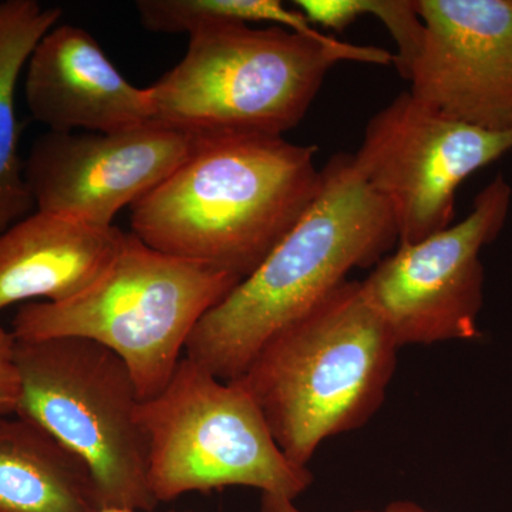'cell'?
Segmentation results:
<instances>
[{
    "label": "cell",
    "instance_id": "9a60e30c",
    "mask_svg": "<svg viewBox=\"0 0 512 512\" xmlns=\"http://www.w3.org/2000/svg\"><path fill=\"white\" fill-rule=\"evenodd\" d=\"M60 16L62 9L43 8L36 0L0 2V234L36 207L19 156L16 87L37 43Z\"/></svg>",
    "mask_w": 512,
    "mask_h": 512
},
{
    "label": "cell",
    "instance_id": "52a82bcc",
    "mask_svg": "<svg viewBox=\"0 0 512 512\" xmlns=\"http://www.w3.org/2000/svg\"><path fill=\"white\" fill-rule=\"evenodd\" d=\"M138 421L160 504L227 487L295 501L312 485L311 470L285 456L242 383L218 379L187 356L167 386L140 403Z\"/></svg>",
    "mask_w": 512,
    "mask_h": 512
},
{
    "label": "cell",
    "instance_id": "277c9868",
    "mask_svg": "<svg viewBox=\"0 0 512 512\" xmlns=\"http://www.w3.org/2000/svg\"><path fill=\"white\" fill-rule=\"evenodd\" d=\"M340 62L394 63L380 47L309 39L281 26L217 23L190 36L181 62L150 89L153 121L187 133L298 126L326 74Z\"/></svg>",
    "mask_w": 512,
    "mask_h": 512
},
{
    "label": "cell",
    "instance_id": "8992f818",
    "mask_svg": "<svg viewBox=\"0 0 512 512\" xmlns=\"http://www.w3.org/2000/svg\"><path fill=\"white\" fill-rule=\"evenodd\" d=\"M16 416L35 421L92 473L101 511L154 512L136 383L113 350L62 336L16 340Z\"/></svg>",
    "mask_w": 512,
    "mask_h": 512
},
{
    "label": "cell",
    "instance_id": "e0dca14e",
    "mask_svg": "<svg viewBox=\"0 0 512 512\" xmlns=\"http://www.w3.org/2000/svg\"><path fill=\"white\" fill-rule=\"evenodd\" d=\"M261 512H303L295 505V501L281 495L262 494ZM376 512V511H355Z\"/></svg>",
    "mask_w": 512,
    "mask_h": 512
},
{
    "label": "cell",
    "instance_id": "8fae6325",
    "mask_svg": "<svg viewBox=\"0 0 512 512\" xmlns=\"http://www.w3.org/2000/svg\"><path fill=\"white\" fill-rule=\"evenodd\" d=\"M410 94L448 119L512 131V0H416Z\"/></svg>",
    "mask_w": 512,
    "mask_h": 512
},
{
    "label": "cell",
    "instance_id": "9c48e42d",
    "mask_svg": "<svg viewBox=\"0 0 512 512\" xmlns=\"http://www.w3.org/2000/svg\"><path fill=\"white\" fill-rule=\"evenodd\" d=\"M511 194L510 184L497 175L467 218L416 244L399 245L362 281L399 348L480 338L481 249L503 229Z\"/></svg>",
    "mask_w": 512,
    "mask_h": 512
},
{
    "label": "cell",
    "instance_id": "5bb4252c",
    "mask_svg": "<svg viewBox=\"0 0 512 512\" xmlns=\"http://www.w3.org/2000/svg\"><path fill=\"white\" fill-rule=\"evenodd\" d=\"M92 473L25 417L0 416V512H100Z\"/></svg>",
    "mask_w": 512,
    "mask_h": 512
},
{
    "label": "cell",
    "instance_id": "3957f363",
    "mask_svg": "<svg viewBox=\"0 0 512 512\" xmlns=\"http://www.w3.org/2000/svg\"><path fill=\"white\" fill-rule=\"evenodd\" d=\"M399 349L362 282L346 281L269 340L237 380L285 456L308 467L323 441L375 416Z\"/></svg>",
    "mask_w": 512,
    "mask_h": 512
},
{
    "label": "cell",
    "instance_id": "5b68a950",
    "mask_svg": "<svg viewBox=\"0 0 512 512\" xmlns=\"http://www.w3.org/2000/svg\"><path fill=\"white\" fill-rule=\"evenodd\" d=\"M241 281L128 232L99 281L70 301L23 303L12 333L16 340L73 336L106 346L126 363L144 402L167 386L192 330Z\"/></svg>",
    "mask_w": 512,
    "mask_h": 512
},
{
    "label": "cell",
    "instance_id": "7a4b0ae2",
    "mask_svg": "<svg viewBox=\"0 0 512 512\" xmlns=\"http://www.w3.org/2000/svg\"><path fill=\"white\" fill-rule=\"evenodd\" d=\"M394 244L392 212L353 154H336L322 168L311 207L259 268L200 320L185 356L225 382L239 379L269 340L325 301L353 269L376 265Z\"/></svg>",
    "mask_w": 512,
    "mask_h": 512
},
{
    "label": "cell",
    "instance_id": "4fadbf2b",
    "mask_svg": "<svg viewBox=\"0 0 512 512\" xmlns=\"http://www.w3.org/2000/svg\"><path fill=\"white\" fill-rule=\"evenodd\" d=\"M127 232L37 210L0 234V311L33 299L62 303L99 281Z\"/></svg>",
    "mask_w": 512,
    "mask_h": 512
},
{
    "label": "cell",
    "instance_id": "30bf717a",
    "mask_svg": "<svg viewBox=\"0 0 512 512\" xmlns=\"http://www.w3.org/2000/svg\"><path fill=\"white\" fill-rule=\"evenodd\" d=\"M195 134L148 121L113 133H55L37 138L25 178L37 210L113 227L180 167Z\"/></svg>",
    "mask_w": 512,
    "mask_h": 512
},
{
    "label": "cell",
    "instance_id": "ac0fdd59",
    "mask_svg": "<svg viewBox=\"0 0 512 512\" xmlns=\"http://www.w3.org/2000/svg\"><path fill=\"white\" fill-rule=\"evenodd\" d=\"M380 512H433L426 510V508L420 507V505L410 503V501H396L387 505L383 511Z\"/></svg>",
    "mask_w": 512,
    "mask_h": 512
},
{
    "label": "cell",
    "instance_id": "6da1fadb",
    "mask_svg": "<svg viewBox=\"0 0 512 512\" xmlns=\"http://www.w3.org/2000/svg\"><path fill=\"white\" fill-rule=\"evenodd\" d=\"M195 136L187 160L131 207V232L163 254L245 279L318 195L316 147L254 131Z\"/></svg>",
    "mask_w": 512,
    "mask_h": 512
},
{
    "label": "cell",
    "instance_id": "2e32d148",
    "mask_svg": "<svg viewBox=\"0 0 512 512\" xmlns=\"http://www.w3.org/2000/svg\"><path fill=\"white\" fill-rule=\"evenodd\" d=\"M20 376L16 365V338L0 325V416H13L18 409Z\"/></svg>",
    "mask_w": 512,
    "mask_h": 512
},
{
    "label": "cell",
    "instance_id": "7c38bea8",
    "mask_svg": "<svg viewBox=\"0 0 512 512\" xmlns=\"http://www.w3.org/2000/svg\"><path fill=\"white\" fill-rule=\"evenodd\" d=\"M25 97L33 119L55 133H113L153 121L150 89L128 82L79 26H55L37 43Z\"/></svg>",
    "mask_w": 512,
    "mask_h": 512
},
{
    "label": "cell",
    "instance_id": "ba28073f",
    "mask_svg": "<svg viewBox=\"0 0 512 512\" xmlns=\"http://www.w3.org/2000/svg\"><path fill=\"white\" fill-rule=\"evenodd\" d=\"M511 150L512 131L468 126L402 93L369 121L353 160L406 245L450 227L461 183Z\"/></svg>",
    "mask_w": 512,
    "mask_h": 512
},
{
    "label": "cell",
    "instance_id": "d6986e66",
    "mask_svg": "<svg viewBox=\"0 0 512 512\" xmlns=\"http://www.w3.org/2000/svg\"><path fill=\"white\" fill-rule=\"evenodd\" d=\"M100 512H134V511L106 510V511H100Z\"/></svg>",
    "mask_w": 512,
    "mask_h": 512
}]
</instances>
